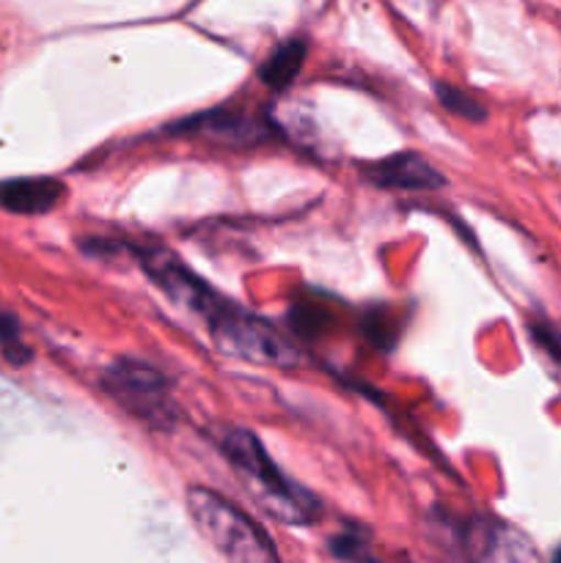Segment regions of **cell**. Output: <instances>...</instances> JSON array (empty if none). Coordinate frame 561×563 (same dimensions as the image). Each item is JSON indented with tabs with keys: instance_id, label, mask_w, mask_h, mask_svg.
Wrapping results in <instances>:
<instances>
[{
	"instance_id": "obj_14",
	"label": "cell",
	"mask_w": 561,
	"mask_h": 563,
	"mask_svg": "<svg viewBox=\"0 0 561 563\" xmlns=\"http://www.w3.org/2000/svg\"><path fill=\"white\" fill-rule=\"evenodd\" d=\"M292 322H295L297 333L314 339V335L322 333L324 324L330 322V317L324 308L317 306V302H300V306H295V311H292Z\"/></svg>"
},
{
	"instance_id": "obj_2",
	"label": "cell",
	"mask_w": 561,
	"mask_h": 563,
	"mask_svg": "<svg viewBox=\"0 0 561 563\" xmlns=\"http://www.w3.org/2000/svg\"><path fill=\"white\" fill-rule=\"evenodd\" d=\"M187 515L196 531L229 563H280L262 526L207 487H187Z\"/></svg>"
},
{
	"instance_id": "obj_12",
	"label": "cell",
	"mask_w": 561,
	"mask_h": 563,
	"mask_svg": "<svg viewBox=\"0 0 561 563\" xmlns=\"http://www.w3.org/2000/svg\"><path fill=\"white\" fill-rule=\"evenodd\" d=\"M435 91H438L440 104H443L449 113L460 115V119H465V121H484V119H487V110H484V104L479 102V99L468 97L462 88L438 82V88H435Z\"/></svg>"
},
{
	"instance_id": "obj_9",
	"label": "cell",
	"mask_w": 561,
	"mask_h": 563,
	"mask_svg": "<svg viewBox=\"0 0 561 563\" xmlns=\"http://www.w3.org/2000/svg\"><path fill=\"white\" fill-rule=\"evenodd\" d=\"M64 181L50 176L0 181V209L14 214H47L64 201Z\"/></svg>"
},
{
	"instance_id": "obj_3",
	"label": "cell",
	"mask_w": 561,
	"mask_h": 563,
	"mask_svg": "<svg viewBox=\"0 0 561 563\" xmlns=\"http://www.w3.org/2000/svg\"><path fill=\"white\" fill-rule=\"evenodd\" d=\"M207 324L215 346L237 361L273 368H297L302 363L300 350L289 335L234 302H226Z\"/></svg>"
},
{
	"instance_id": "obj_8",
	"label": "cell",
	"mask_w": 561,
	"mask_h": 563,
	"mask_svg": "<svg viewBox=\"0 0 561 563\" xmlns=\"http://www.w3.org/2000/svg\"><path fill=\"white\" fill-rule=\"evenodd\" d=\"M190 132L209 137L223 146H256L270 137V124L262 115H253L248 110H212V113L196 115L187 121Z\"/></svg>"
},
{
	"instance_id": "obj_1",
	"label": "cell",
	"mask_w": 561,
	"mask_h": 563,
	"mask_svg": "<svg viewBox=\"0 0 561 563\" xmlns=\"http://www.w3.org/2000/svg\"><path fill=\"white\" fill-rule=\"evenodd\" d=\"M218 449L223 451L229 465L242 478V487L248 489V495L273 520L295 528L319 522L322 504L275 465L256 434L248 432V429H223L218 434Z\"/></svg>"
},
{
	"instance_id": "obj_17",
	"label": "cell",
	"mask_w": 561,
	"mask_h": 563,
	"mask_svg": "<svg viewBox=\"0 0 561 563\" xmlns=\"http://www.w3.org/2000/svg\"><path fill=\"white\" fill-rule=\"evenodd\" d=\"M391 3H394L410 22L424 20V16L432 14L435 9V0H391Z\"/></svg>"
},
{
	"instance_id": "obj_10",
	"label": "cell",
	"mask_w": 561,
	"mask_h": 563,
	"mask_svg": "<svg viewBox=\"0 0 561 563\" xmlns=\"http://www.w3.org/2000/svg\"><path fill=\"white\" fill-rule=\"evenodd\" d=\"M302 60H306V42L292 38V42H286L284 47H278L267 60H264L258 75H262L264 86L280 91V88H286L297 75H300Z\"/></svg>"
},
{
	"instance_id": "obj_5",
	"label": "cell",
	"mask_w": 561,
	"mask_h": 563,
	"mask_svg": "<svg viewBox=\"0 0 561 563\" xmlns=\"http://www.w3.org/2000/svg\"><path fill=\"white\" fill-rule=\"evenodd\" d=\"M138 264H141L143 275L168 297L174 306L185 308V311L196 313L201 319H212L220 308L226 306L223 297L218 291L209 289L193 269L182 264L179 256L163 251V247H141L135 251Z\"/></svg>"
},
{
	"instance_id": "obj_4",
	"label": "cell",
	"mask_w": 561,
	"mask_h": 563,
	"mask_svg": "<svg viewBox=\"0 0 561 563\" xmlns=\"http://www.w3.org/2000/svg\"><path fill=\"white\" fill-rule=\"evenodd\" d=\"M102 388L121 410L152 429L170 432L179 421L174 396L168 394V379L148 363L135 361V357L113 363L102 374Z\"/></svg>"
},
{
	"instance_id": "obj_18",
	"label": "cell",
	"mask_w": 561,
	"mask_h": 563,
	"mask_svg": "<svg viewBox=\"0 0 561 563\" xmlns=\"http://www.w3.org/2000/svg\"><path fill=\"white\" fill-rule=\"evenodd\" d=\"M550 563H561V548H559V550H556V555H553V561H550Z\"/></svg>"
},
{
	"instance_id": "obj_13",
	"label": "cell",
	"mask_w": 561,
	"mask_h": 563,
	"mask_svg": "<svg viewBox=\"0 0 561 563\" xmlns=\"http://www.w3.org/2000/svg\"><path fill=\"white\" fill-rule=\"evenodd\" d=\"M0 352L9 363L14 366H22V363L31 361V350L28 344L22 341V330L20 322H16L11 313H0Z\"/></svg>"
},
{
	"instance_id": "obj_16",
	"label": "cell",
	"mask_w": 561,
	"mask_h": 563,
	"mask_svg": "<svg viewBox=\"0 0 561 563\" xmlns=\"http://www.w3.org/2000/svg\"><path fill=\"white\" fill-rule=\"evenodd\" d=\"M531 335H534V341H537V344L542 346V350L548 352V355L561 366V333L559 330L548 322H537V324H531Z\"/></svg>"
},
{
	"instance_id": "obj_6",
	"label": "cell",
	"mask_w": 561,
	"mask_h": 563,
	"mask_svg": "<svg viewBox=\"0 0 561 563\" xmlns=\"http://www.w3.org/2000/svg\"><path fill=\"white\" fill-rule=\"evenodd\" d=\"M460 542L468 563H542L531 537L498 517H471Z\"/></svg>"
},
{
	"instance_id": "obj_15",
	"label": "cell",
	"mask_w": 561,
	"mask_h": 563,
	"mask_svg": "<svg viewBox=\"0 0 561 563\" xmlns=\"http://www.w3.org/2000/svg\"><path fill=\"white\" fill-rule=\"evenodd\" d=\"M333 553L350 563H374L372 555L366 553V542L361 537H352V533H341L339 539H333Z\"/></svg>"
},
{
	"instance_id": "obj_11",
	"label": "cell",
	"mask_w": 561,
	"mask_h": 563,
	"mask_svg": "<svg viewBox=\"0 0 561 563\" xmlns=\"http://www.w3.org/2000/svg\"><path fill=\"white\" fill-rule=\"evenodd\" d=\"M363 330H366L369 341H372L374 346H380V350H394L396 339H399L402 333V322L396 319L394 311H388V308H374V311H369L366 319H363Z\"/></svg>"
},
{
	"instance_id": "obj_7",
	"label": "cell",
	"mask_w": 561,
	"mask_h": 563,
	"mask_svg": "<svg viewBox=\"0 0 561 563\" xmlns=\"http://www.w3.org/2000/svg\"><path fill=\"white\" fill-rule=\"evenodd\" d=\"M363 176L372 185L383 187V190L429 192L440 190L446 185L443 174L427 157H421L416 152H399L377 159V163L363 165Z\"/></svg>"
}]
</instances>
